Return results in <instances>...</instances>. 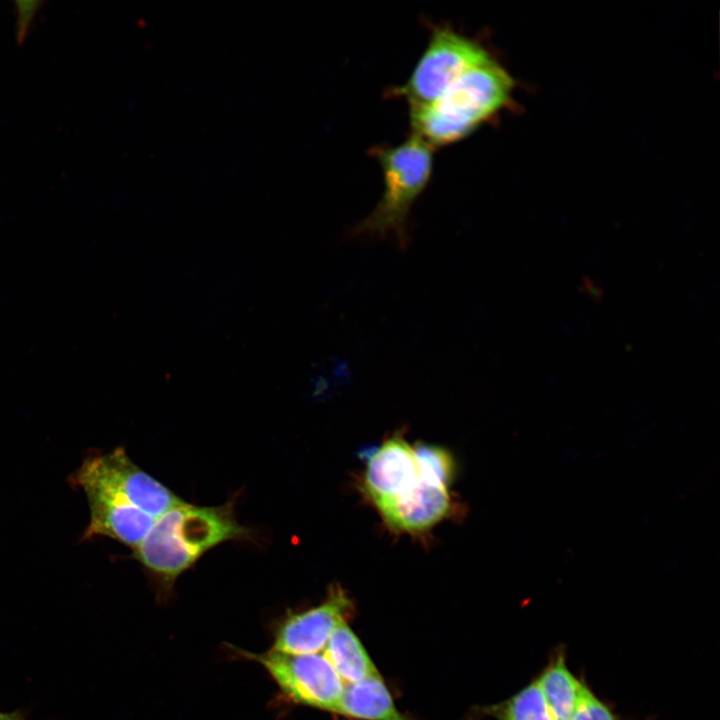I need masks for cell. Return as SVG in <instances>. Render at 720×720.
I'll return each mask as SVG.
<instances>
[{
  "label": "cell",
  "mask_w": 720,
  "mask_h": 720,
  "mask_svg": "<svg viewBox=\"0 0 720 720\" xmlns=\"http://www.w3.org/2000/svg\"><path fill=\"white\" fill-rule=\"evenodd\" d=\"M248 535L235 517L233 502L214 507L182 502L156 519L133 557L169 589L207 551Z\"/></svg>",
  "instance_id": "obj_1"
},
{
  "label": "cell",
  "mask_w": 720,
  "mask_h": 720,
  "mask_svg": "<svg viewBox=\"0 0 720 720\" xmlns=\"http://www.w3.org/2000/svg\"><path fill=\"white\" fill-rule=\"evenodd\" d=\"M515 82L491 55L462 73L433 102L410 108L414 134L433 148L472 134L512 102Z\"/></svg>",
  "instance_id": "obj_2"
},
{
  "label": "cell",
  "mask_w": 720,
  "mask_h": 720,
  "mask_svg": "<svg viewBox=\"0 0 720 720\" xmlns=\"http://www.w3.org/2000/svg\"><path fill=\"white\" fill-rule=\"evenodd\" d=\"M370 152L382 169L384 190L373 211L350 230V237L390 238L406 248L410 210L430 180L433 147L412 133L402 143L375 146Z\"/></svg>",
  "instance_id": "obj_3"
},
{
  "label": "cell",
  "mask_w": 720,
  "mask_h": 720,
  "mask_svg": "<svg viewBox=\"0 0 720 720\" xmlns=\"http://www.w3.org/2000/svg\"><path fill=\"white\" fill-rule=\"evenodd\" d=\"M430 27L428 45L410 77L388 94L405 99L409 108L433 102L462 73L492 55L479 40L447 24Z\"/></svg>",
  "instance_id": "obj_4"
},
{
  "label": "cell",
  "mask_w": 720,
  "mask_h": 720,
  "mask_svg": "<svg viewBox=\"0 0 720 720\" xmlns=\"http://www.w3.org/2000/svg\"><path fill=\"white\" fill-rule=\"evenodd\" d=\"M235 651L263 666L290 702L336 713L345 684L324 655L287 654L272 649L264 653L240 648Z\"/></svg>",
  "instance_id": "obj_5"
},
{
  "label": "cell",
  "mask_w": 720,
  "mask_h": 720,
  "mask_svg": "<svg viewBox=\"0 0 720 720\" xmlns=\"http://www.w3.org/2000/svg\"><path fill=\"white\" fill-rule=\"evenodd\" d=\"M72 483L81 489L98 487L125 496L156 519L184 502L167 486L139 468L122 447L86 458L73 474Z\"/></svg>",
  "instance_id": "obj_6"
},
{
  "label": "cell",
  "mask_w": 720,
  "mask_h": 720,
  "mask_svg": "<svg viewBox=\"0 0 720 720\" xmlns=\"http://www.w3.org/2000/svg\"><path fill=\"white\" fill-rule=\"evenodd\" d=\"M352 601L343 589L332 588L317 606L287 614L276 626L272 650L287 654H316L331 634L347 620Z\"/></svg>",
  "instance_id": "obj_7"
},
{
  "label": "cell",
  "mask_w": 720,
  "mask_h": 720,
  "mask_svg": "<svg viewBox=\"0 0 720 720\" xmlns=\"http://www.w3.org/2000/svg\"><path fill=\"white\" fill-rule=\"evenodd\" d=\"M419 482L414 447L395 434L369 455L362 490L378 507L407 493Z\"/></svg>",
  "instance_id": "obj_8"
},
{
  "label": "cell",
  "mask_w": 720,
  "mask_h": 720,
  "mask_svg": "<svg viewBox=\"0 0 720 720\" xmlns=\"http://www.w3.org/2000/svg\"><path fill=\"white\" fill-rule=\"evenodd\" d=\"M392 530L422 534L448 518L454 502L447 487L420 482L400 497L376 507Z\"/></svg>",
  "instance_id": "obj_9"
},
{
  "label": "cell",
  "mask_w": 720,
  "mask_h": 720,
  "mask_svg": "<svg viewBox=\"0 0 720 720\" xmlns=\"http://www.w3.org/2000/svg\"><path fill=\"white\" fill-rule=\"evenodd\" d=\"M336 713L359 720H409L396 707L381 675L345 684Z\"/></svg>",
  "instance_id": "obj_10"
},
{
  "label": "cell",
  "mask_w": 720,
  "mask_h": 720,
  "mask_svg": "<svg viewBox=\"0 0 720 720\" xmlns=\"http://www.w3.org/2000/svg\"><path fill=\"white\" fill-rule=\"evenodd\" d=\"M323 650L324 657L344 684L380 675L362 642L346 621L333 631Z\"/></svg>",
  "instance_id": "obj_11"
},
{
  "label": "cell",
  "mask_w": 720,
  "mask_h": 720,
  "mask_svg": "<svg viewBox=\"0 0 720 720\" xmlns=\"http://www.w3.org/2000/svg\"><path fill=\"white\" fill-rule=\"evenodd\" d=\"M536 681L555 720H570L585 681L579 680L566 664L559 648L536 677Z\"/></svg>",
  "instance_id": "obj_12"
},
{
  "label": "cell",
  "mask_w": 720,
  "mask_h": 720,
  "mask_svg": "<svg viewBox=\"0 0 720 720\" xmlns=\"http://www.w3.org/2000/svg\"><path fill=\"white\" fill-rule=\"evenodd\" d=\"M497 720H555L536 679L504 702L489 708Z\"/></svg>",
  "instance_id": "obj_13"
},
{
  "label": "cell",
  "mask_w": 720,
  "mask_h": 720,
  "mask_svg": "<svg viewBox=\"0 0 720 720\" xmlns=\"http://www.w3.org/2000/svg\"><path fill=\"white\" fill-rule=\"evenodd\" d=\"M420 479L428 484L449 487L454 479L456 464L445 448L419 443L414 446Z\"/></svg>",
  "instance_id": "obj_14"
},
{
  "label": "cell",
  "mask_w": 720,
  "mask_h": 720,
  "mask_svg": "<svg viewBox=\"0 0 720 720\" xmlns=\"http://www.w3.org/2000/svg\"><path fill=\"white\" fill-rule=\"evenodd\" d=\"M570 720H617L612 709L584 683Z\"/></svg>",
  "instance_id": "obj_15"
},
{
  "label": "cell",
  "mask_w": 720,
  "mask_h": 720,
  "mask_svg": "<svg viewBox=\"0 0 720 720\" xmlns=\"http://www.w3.org/2000/svg\"><path fill=\"white\" fill-rule=\"evenodd\" d=\"M42 1L38 0H21L15 1L17 19H16V40L21 43L29 30L30 24Z\"/></svg>",
  "instance_id": "obj_16"
},
{
  "label": "cell",
  "mask_w": 720,
  "mask_h": 720,
  "mask_svg": "<svg viewBox=\"0 0 720 720\" xmlns=\"http://www.w3.org/2000/svg\"><path fill=\"white\" fill-rule=\"evenodd\" d=\"M0 720H24V718L18 712H0Z\"/></svg>",
  "instance_id": "obj_17"
}]
</instances>
